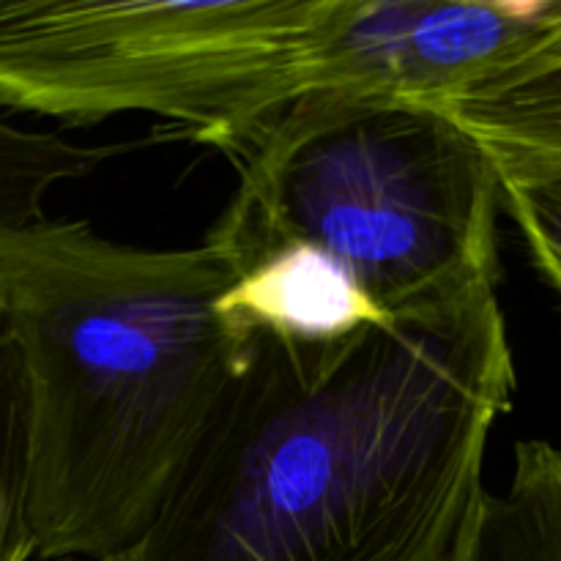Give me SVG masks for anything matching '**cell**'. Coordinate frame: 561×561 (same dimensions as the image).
I'll list each match as a JSON object with an SVG mask.
<instances>
[{
	"label": "cell",
	"mask_w": 561,
	"mask_h": 561,
	"mask_svg": "<svg viewBox=\"0 0 561 561\" xmlns=\"http://www.w3.org/2000/svg\"><path fill=\"white\" fill-rule=\"evenodd\" d=\"M513 394L496 285L340 340L252 329L157 518L107 561H449Z\"/></svg>",
	"instance_id": "obj_1"
},
{
	"label": "cell",
	"mask_w": 561,
	"mask_h": 561,
	"mask_svg": "<svg viewBox=\"0 0 561 561\" xmlns=\"http://www.w3.org/2000/svg\"><path fill=\"white\" fill-rule=\"evenodd\" d=\"M236 279L208 239L142 250L85 219L0 228L38 561H107L157 518L244 354L219 310Z\"/></svg>",
	"instance_id": "obj_2"
},
{
	"label": "cell",
	"mask_w": 561,
	"mask_h": 561,
	"mask_svg": "<svg viewBox=\"0 0 561 561\" xmlns=\"http://www.w3.org/2000/svg\"><path fill=\"white\" fill-rule=\"evenodd\" d=\"M502 170L444 107L312 91L247 151L206 236L236 268L307 247L387 316L499 285Z\"/></svg>",
	"instance_id": "obj_3"
},
{
	"label": "cell",
	"mask_w": 561,
	"mask_h": 561,
	"mask_svg": "<svg viewBox=\"0 0 561 561\" xmlns=\"http://www.w3.org/2000/svg\"><path fill=\"white\" fill-rule=\"evenodd\" d=\"M321 0H0V110L151 113L250 151L305 96Z\"/></svg>",
	"instance_id": "obj_4"
},
{
	"label": "cell",
	"mask_w": 561,
	"mask_h": 561,
	"mask_svg": "<svg viewBox=\"0 0 561 561\" xmlns=\"http://www.w3.org/2000/svg\"><path fill=\"white\" fill-rule=\"evenodd\" d=\"M561 55V0H321L305 93L442 107L526 64Z\"/></svg>",
	"instance_id": "obj_5"
},
{
	"label": "cell",
	"mask_w": 561,
	"mask_h": 561,
	"mask_svg": "<svg viewBox=\"0 0 561 561\" xmlns=\"http://www.w3.org/2000/svg\"><path fill=\"white\" fill-rule=\"evenodd\" d=\"M219 310L241 334L263 329L296 340H340L389 318L307 247H277L247 261Z\"/></svg>",
	"instance_id": "obj_6"
},
{
	"label": "cell",
	"mask_w": 561,
	"mask_h": 561,
	"mask_svg": "<svg viewBox=\"0 0 561 561\" xmlns=\"http://www.w3.org/2000/svg\"><path fill=\"white\" fill-rule=\"evenodd\" d=\"M449 561H561V447L515 444L507 491L477 493Z\"/></svg>",
	"instance_id": "obj_7"
},
{
	"label": "cell",
	"mask_w": 561,
	"mask_h": 561,
	"mask_svg": "<svg viewBox=\"0 0 561 561\" xmlns=\"http://www.w3.org/2000/svg\"><path fill=\"white\" fill-rule=\"evenodd\" d=\"M493 157L561 164V55L442 104Z\"/></svg>",
	"instance_id": "obj_8"
},
{
	"label": "cell",
	"mask_w": 561,
	"mask_h": 561,
	"mask_svg": "<svg viewBox=\"0 0 561 561\" xmlns=\"http://www.w3.org/2000/svg\"><path fill=\"white\" fill-rule=\"evenodd\" d=\"M110 153L115 148L82 146L55 131H27L0 115V228L47 217L49 190L91 175Z\"/></svg>",
	"instance_id": "obj_9"
},
{
	"label": "cell",
	"mask_w": 561,
	"mask_h": 561,
	"mask_svg": "<svg viewBox=\"0 0 561 561\" xmlns=\"http://www.w3.org/2000/svg\"><path fill=\"white\" fill-rule=\"evenodd\" d=\"M502 208L518 225L542 277L561 296V164L496 157Z\"/></svg>",
	"instance_id": "obj_10"
}]
</instances>
